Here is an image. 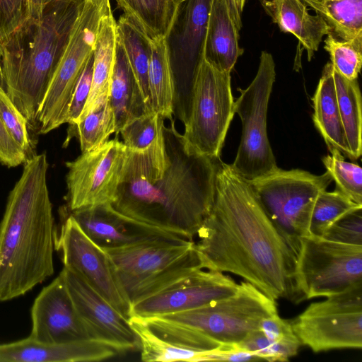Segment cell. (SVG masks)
<instances>
[{"label":"cell","mask_w":362,"mask_h":362,"mask_svg":"<svg viewBox=\"0 0 362 362\" xmlns=\"http://www.w3.org/2000/svg\"><path fill=\"white\" fill-rule=\"evenodd\" d=\"M212 208L198 230L204 269L234 274L274 300H301L296 255L270 220L248 182L219 161Z\"/></svg>","instance_id":"cell-1"},{"label":"cell","mask_w":362,"mask_h":362,"mask_svg":"<svg viewBox=\"0 0 362 362\" xmlns=\"http://www.w3.org/2000/svg\"><path fill=\"white\" fill-rule=\"evenodd\" d=\"M220 160L192 151L173 119L148 150L126 148L111 204L128 217L192 240L212 208Z\"/></svg>","instance_id":"cell-2"},{"label":"cell","mask_w":362,"mask_h":362,"mask_svg":"<svg viewBox=\"0 0 362 362\" xmlns=\"http://www.w3.org/2000/svg\"><path fill=\"white\" fill-rule=\"evenodd\" d=\"M45 153L26 160L0 222V301L12 300L54 274V217Z\"/></svg>","instance_id":"cell-3"},{"label":"cell","mask_w":362,"mask_h":362,"mask_svg":"<svg viewBox=\"0 0 362 362\" xmlns=\"http://www.w3.org/2000/svg\"><path fill=\"white\" fill-rule=\"evenodd\" d=\"M84 0H49L0 45L2 88L26 119L36 127L37 114Z\"/></svg>","instance_id":"cell-4"},{"label":"cell","mask_w":362,"mask_h":362,"mask_svg":"<svg viewBox=\"0 0 362 362\" xmlns=\"http://www.w3.org/2000/svg\"><path fill=\"white\" fill-rule=\"evenodd\" d=\"M278 313L276 303L247 281L236 291L205 306L141 318L163 340L179 347L206 352L237 344L262 320Z\"/></svg>","instance_id":"cell-5"},{"label":"cell","mask_w":362,"mask_h":362,"mask_svg":"<svg viewBox=\"0 0 362 362\" xmlns=\"http://www.w3.org/2000/svg\"><path fill=\"white\" fill-rule=\"evenodd\" d=\"M106 252L120 289L131 307L204 269L196 243L175 235Z\"/></svg>","instance_id":"cell-6"},{"label":"cell","mask_w":362,"mask_h":362,"mask_svg":"<svg viewBox=\"0 0 362 362\" xmlns=\"http://www.w3.org/2000/svg\"><path fill=\"white\" fill-rule=\"evenodd\" d=\"M247 182L297 257L300 239L310 235V223L315 201L332 182L330 174L326 171L316 175L301 169L278 168Z\"/></svg>","instance_id":"cell-7"},{"label":"cell","mask_w":362,"mask_h":362,"mask_svg":"<svg viewBox=\"0 0 362 362\" xmlns=\"http://www.w3.org/2000/svg\"><path fill=\"white\" fill-rule=\"evenodd\" d=\"M276 78L272 55L262 51L257 72L235 100V112L242 122L238 152L230 165L233 171L247 181L266 175L278 168L267 136V117L269 98Z\"/></svg>","instance_id":"cell-8"},{"label":"cell","mask_w":362,"mask_h":362,"mask_svg":"<svg viewBox=\"0 0 362 362\" xmlns=\"http://www.w3.org/2000/svg\"><path fill=\"white\" fill-rule=\"evenodd\" d=\"M230 73L215 68L204 59L199 66L182 134L187 146L197 154L220 158L235 113Z\"/></svg>","instance_id":"cell-9"},{"label":"cell","mask_w":362,"mask_h":362,"mask_svg":"<svg viewBox=\"0 0 362 362\" xmlns=\"http://www.w3.org/2000/svg\"><path fill=\"white\" fill-rule=\"evenodd\" d=\"M362 281V245L341 243L320 236L300 240L295 269L301 300L329 297Z\"/></svg>","instance_id":"cell-10"},{"label":"cell","mask_w":362,"mask_h":362,"mask_svg":"<svg viewBox=\"0 0 362 362\" xmlns=\"http://www.w3.org/2000/svg\"><path fill=\"white\" fill-rule=\"evenodd\" d=\"M302 345L319 353L362 347V281L314 302L291 321Z\"/></svg>","instance_id":"cell-11"},{"label":"cell","mask_w":362,"mask_h":362,"mask_svg":"<svg viewBox=\"0 0 362 362\" xmlns=\"http://www.w3.org/2000/svg\"><path fill=\"white\" fill-rule=\"evenodd\" d=\"M212 0H180L165 37L173 83V115L187 122L192 90L203 59L204 40Z\"/></svg>","instance_id":"cell-12"},{"label":"cell","mask_w":362,"mask_h":362,"mask_svg":"<svg viewBox=\"0 0 362 362\" xmlns=\"http://www.w3.org/2000/svg\"><path fill=\"white\" fill-rule=\"evenodd\" d=\"M102 12L85 1L68 45L37 114L38 134H45L67 123L69 104L75 87L93 54Z\"/></svg>","instance_id":"cell-13"},{"label":"cell","mask_w":362,"mask_h":362,"mask_svg":"<svg viewBox=\"0 0 362 362\" xmlns=\"http://www.w3.org/2000/svg\"><path fill=\"white\" fill-rule=\"evenodd\" d=\"M125 158L126 146L115 138L66 162V201L69 211L112 204L116 197Z\"/></svg>","instance_id":"cell-14"},{"label":"cell","mask_w":362,"mask_h":362,"mask_svg":"<svg viewBox=\"0 0 362 362\" xmlns=\"http://www.w3.org/2000/svg\"><path fill=\"white\" fill-rule=\"evenodd\" d=\"M54 248L62 254L64 267L78 274L123 315L129 318L131 306L117 282L106 250L95 243L69 214L54 233Z\"/></svg>","instance_id":"cell-15"},{"label":"cell","mask_w":362,"mask_h":362,"mask_svg":"<svg viewBox=\"0 0 362 362\" xmlns=\"http://www.w3.org/2000/svg\"><path fill=\"white\" fill-rule=\"evenodd\" d=\"M238 286L223 272L201 269L132 305L130 317L147 318L203 307L233 294Z\"/></svg>","instance_id":"cell-16"},{"label":"cell","mask_w":362,"mask_h":362,"mask_svg":"<svg viewBox=\"0 0 362 362\" xmlns=\"http://www.w3.org/2000/svg\"><path fill=\"white\" fill-rule=\"evenodd\" d=\"M66 286L91 339L116 347L121 353L139 347V339L123 315L73 270L63 267Z\"/></svg>","instance_id":"cell-17"},{"label":"cell","mask_w":362,"mask_h":362,"mask_svg":"<svg viewBox=\"0 0 362 362\" xmlns=\"http://www.w3.org/2000/svg\"><path fill=\"white\" fill-rule=\"evenodd\" d=\"M31 320L29 337L40 342L62 344L91 339L62 272L35 299Z\"/></svg>","instance_id":"cell-18"},{"label":"cell","mask_w":362,"mask_h":362,"mask_svg":"<svg viewBox=\"0 0 362 362\" xmlns=\"http://www.w3.org/2000/svg\"><path fill=\"white\" fill-rule=\"evenodd\" d=\"M69 214L83 231L105 250L175 235L128 217L115 209L110 203L70 211Z\"/></svg>","instance_id":"cell-19"},{"label":"cell","mask_w":362,"mask_h":362,"mask_svg":"<svg viewBox=\"0 0 362 362\" xmlns=\"http://www.w3.org/2000/svg\"><path fill=\"white\" fill-rule=\"evenodd\" d=\"M121 352L106 342L89 339L62 344H48L27 337L0 344V362L100 361Z\"/></svg>","instance_id":"cell-20"},{"label":"cell","mask_w":362,"mask_h":362,"mask_svg":"<svg viewBox=\"0 0 362 362\" xmlns=\"http://www.w3.org/2000/svg\"><path fill=\"white\" fill-rule=\"evenodd\" d=\"M259 1L265 13L281 31L291 33L297 37L310 61L318 50L322 38L330 32L325 21L317 14H310L302 0Z\"/></svg>","instance_id":"cell-21"},{"label":"cell","mask_w":362,"mask_h":362,"mask_svg":"<svg viewBox=\"0 0 362 362\" xmlns=\"http://www.w3.org/2000/svg\"><path fill=\"white\" fill-rule=\"evenodd\" d=\"M239 31L226 0H212L204 45L203 59L215 68L231 72L244 50Z\"/></svg>","instance_id":"cell-22"},{"label":"cell","mask_w":362,"mask_h":362,"mask_svg":"<svg viewBox=\"0 0 362 362\" xmlns=\"http://www.w3.org/2000/svg\"><path fill=\"white\" fill-rule=\"evenodd\" d=\"M108 100L114 113L115 134L117 136L124 125L152 112L144 101L135 76L117 39Z\"/></svg>","instance_id":"cell-23"},{"label":"cell","mask_w":362,"mask_h":362,"mask_svg":"<svg viewBox=\"0 0 362 362\" xmlns=\"http://www.w3.org/2000/svg\"><path fill=\"white\" fill-rule=\"evenodd\" d=\"M332 71V64L327 62L313 98V119L328 149L335 148L351 159L339 111Z\"/></svg>","instance_id":"cell-24"},{"label":"cell","mask_w":362,"mask_h":362,"mask_svg":"<svg viewBox=\"0 0 362 362\" xmlns=\"http://www.w3.org/2000/svg\"><path fill=\"white\" fill-rule=\"evenodd\" d=\"M117 47V21L111 8L101 13L93 50L90 91L78 121L90 110L95 100L109 90ZM77 121V122H78Z\"/></svg>","instance_id":"cell-25"},{"label":"cell","mask_w":362,"mask_h":362,"mask_svg":"<svg viewBox=\"0 0 362 362\" xmlns=\"http://www.w3.org/2000/svg\"><path fill=\"white\" fill-rule=\"evenodd\" d=\"M148 91L151 110L173 120L174 83L165 37L151 40Z\"/></svg>","instance_id":"cell-26"},{"label":"cell","mask_w":362,"mask_h":362,"mask_svg":"<svg viewBox=\"0 0 362 362\" xmlns=\"http://www.w3.org/2000/svg\"><path fill=\"white\" fill-rule=\"evenodd\" d=\"M117 39L125 53L144 101L152 111L148 81L151 40L124 13L117 21Z\"/></svg>","instance_id":"cell-27"},{"label":"cell","mask_w":362,"mask_h":362,"mask_svg":"<svg viewBox=\"0 0 362 362\" xmlns=\"http://www.w3.org/2000/svg\"><path fill=\"white\" fill-rule=\"evenodd\" d=\"M332 73L347 145L351 159L356 160L361 156L362 151L361 95L359 85L357 80L345 78L334 68Z\"/></svg>","instance_id":"cell-28"},{"label":"cell","mask_w":362,"mask_h":362,"mask_svg":"<svg viewBox=\"0 0 362 362\" xmlns=\"http://www.w3.org/2000/svg\"><path fill=\"white\" fill-rule=\"evenodd\" d=\"M151 40L165 37L180 0H115Z\"/></svg>","instance_id":"cell-29"},{"label":"cell","mask_w":362,"mask_h":362,"mask_svg":"<svg viewBox=\"0 0 362 362\" xmlns=\"http://www.w3.org/2000/svg\"><path fill=\"white\" fill-rule=\"evenodd\" d=\"M327 23L335 37L362 40V0H302Z\"/></svg>","instance_id":"cell-30"},{"label":"cell","mask_w":362,"mask_h":362,"mask_svg":"<svg viewBox=\"0 0 362 362\" xmlns=\"http://www.w3.org/2000/svg\"><path fill=\"white\" fill-rule=\"evenodd\" d=\"M69 133H76L82 153L93 150L108 141L115 133L114 113L108 100V91L100 95L90 110L75 124Z\"/></svg>","instance_id":"cell-31"},{"label":"cell","mask_w":362,"mask_h":362,"mask_svg":"<svg viewBox=\"0 0 362 362\" xmlns=\"http://www.w3.org/2000/svg\"><path fill=\"white\" fill-rule=\"evenodd\" d=\"M129 320L138 337L143 361L197 362L201 361L202 356L206 353L179 347L163 340L154 334L140 317L132 316Z\"/></svg>","instance_id":"cell-32"},{"label":"cell","mask_w":362,"mask_h":362,"mask_svg":"<svg viewBox=\"0 0 362 362\" xmlns=\"http://www.w3.org/2000/svg\"><path fill=\"white\" fill-rule=\"evenodd\" d=\"M336 189L333 192L322 191L317 197L312 212L310 234L322 237L340 218L350 211L361 208Z\"/></svg>","instance_id":"cell-33"},{"label":"cell","mask_w":362,"mask_h":362,"mask_svg":"<svg viewBox=\"0 0 362 362\" xmlns=\"http://www.w3.org/2000/svg\"><path fill=\"white\" fill-rule=\"evenodd\" d=\"M322 158V163L339 190L357 204L362 205V170L359 165L346 161L335 148Z\"/></svg>","instance_id":"cell-34"},{"label":"cell","mask_w":362,"mask_h":362,"mask_svg":"<svg viewBox=\"0 0 362 362\" xmlns=\"http://www.w3.org/2000/svg\"><path fill=\"white\" fill-rule=\"evenodd\" d=\"M164 117L156 112L146 113L124 125L119 133L128 150L142 152L163 136Z\"/></svg>","instance_id":"cell-35"},{"label":"cell","mask_w":362,"mask_h":362,"mask_svg":"<svg viewBox=\"0 0 362 362\" xmlns=\"http://www.w3.org/2000/svg\"><path fill=\"white\" fill-rule=\"evenodd\" d=\"M324 42L334 69L348 80H357L362 65V40H341L329 33Z\"/></svg>","instance_id":"cell-36"},{"label":"cell","mask_w":362,"mask_h":362,"mask_svg":"<svg viewBox=\"0 0 362 362\" xmlns=\"http://www.w3.org/2000/svg\"><path fill=\"white\" fill-rule=\"evenodd\" d=\"M241 349L257 354L263 361H287L296 356L301 345L296 336L279 341L269 340L259 329L235 344Z\"/></svg>","instance_id":"cell-37"},{"label":"cell","mask_w":362,"mask_h":362,"mask_svg":"<svg viewBox=\"0 0 362 362\" xmlns=\"http://www.w3.org/2000/svg\"><path fill=\"white\" fill-rule=\"evenodd\" d=\"M0 117L10 135L28 157L32 152L28 122L1 88H0Z\"/></svg>","instance_id":"cell-38"},{"label":"cell","mask_w":362,"mask_h":362,"mask_svg":"<svg viewBox=\"0 0 362 362\" xmlns=\"http://www.w3.org/2000/svg\"><path fill=\"white\" fill-rule=\"evenodd\" d=\"M322 237L341 243L362 245V207L343 216Z\"/></svg>","instance_id":"cell-39"},{"label":"cell","mask_w":362,"mask_h":362,"mask_svg":"<svg viewBox=\"0 0 362 362\" xmlns=\"http://www.w3.org/2000/svg\"><path fill=\"white\" fill-rule=\"evenodd\" d=\"M30 16L28 0H0V45Z\"/></svg>","instance_id":"cell-40"},{"label":"cell","mask_w":362,"mask_h":362,"mask_svg":"<svg viewBox=\"0 0 362 362\" xmlns=\"http://www.w3.org/2000/svg\"><path fill=\"white\" fill-rule=\"evenodd\" d=\"M93 64V55L92 54L82 71L71 97L67 114V123L70 126L77 122L89 96L92 81Z\"/></svg>","instance_id":"cell-41"},{"label":"cell","mask_w":362,"mask_h":362,"mask_svg":"<svg viewBox=\"0 0 362 362\" xmlns=\"http://www.w3.org/2000/svg\"><path fill=\"white\" fill-rule=\"evenodd\" d=\"M27 160L26 154L10 135L0 117V163L11 168Z\"/></svg>","instance_id":"cell-42"},{"label":"cell","mask_w":362,"mask_h":362,"mask_svg":"<svg viewBox=\"0 0 362 362\" xmlns=\"http://www.w3.org/2000/svg\"><path fill=\"white\" fill-rule=\"evenodd\" d=\"M257 354L240 349L235 344H222L211 351L206 352L201 361H259Z\"/></svg>","instance_id":"cell-43"},{"label":"cell","mask_w":362,"mask_h":362,"mask_svg":"<svg viewBox=\"0 0 362 362\" xmlns=\"http://www.w3.org/2000/svg\"><path fill=\"white\" fill-rule=\"evenodd\" d=\"M259 329L272 341H279L296 336L291 321L282 319L278 313L264 318Z\"/></svg>","instance_id":"cell-44"},{"label":"cell","mask_w":362,"mask_h":362,"mask_svg":"<svg viewBox=\"0 0 362 362\" xmlns=\"http://www.w3.org/2000/svg\"><path fill=\"white\" fill-rule=\"evenodd\" d=\"M231 16L237 26L240 30L242 28L241 16L243 11L246 0H226Z\"/></svg>","instance_id":"cell-45"},{"label":"cell","mask_w":362,"mask_h":362,"mask_svg":"<svg viewBox=\"0 0 362 362\" xmlns=\"http://www.w3.org/2000/svg\"><path fill=\"white\" fill-rule=\"evenodd\" d=\"M30 6V16H37L40 15L45 5L49 0H28Z\"/></svg>","instance_id":"cell-46"},{"label":"cell","mask_w":362,"mask_h":362,"mask_svg":"<svg viewBox=\"0 0 362 362\" xmlns=\"http://www.w3.org/2000/svg\"><path fill=\"white\" fill-rule=\"evenodd\" d=\"M85 1H89L94 5L97 6L100 11L103 13L110 8V0H84Z\"/></svg>","instance_id":"cell-47"}]
</instances>
